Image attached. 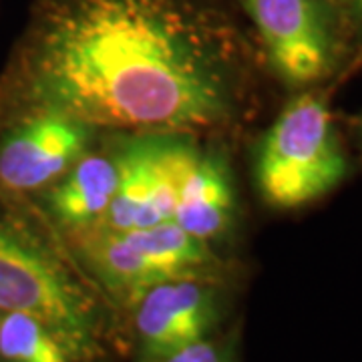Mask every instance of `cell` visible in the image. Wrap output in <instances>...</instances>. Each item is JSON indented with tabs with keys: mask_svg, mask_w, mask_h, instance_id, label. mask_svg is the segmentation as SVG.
<instances>
[{
	"mask_svg": "<svg viewBox=\"0 0 362 362\" xmlns=\"http://www.w3.org/2000/svg\"><path fill=\"white\" fill-rule=\"evenodd\" d=\"M254 40L232 0H33L0 71V125L52 111L103 133H238Z\"/></svg>",
	"mask_w": 362,
	"mask_h": 362,
	"instance_id": "cell-1",
	"label": "cell"
},
{
	"mask_svg": "<svg viewBox=\"0 0 362 362\" xmlns=\"http://www.w3.org/2000/svg\"><path fill=\"white\" fill-rule=\"evenodd\" d=\"M0 312H25L78 362H109L127 324L28 195L0 192Z\"/></svg>",
	"mask_w": 362,
	"mask_h": 362,
	"instance_id": "cell-2",
	"label": "cell"
},
{
	"mask_svg": "<svg viewBox=\"0 0 362 362\" xmlns=\"http://www.w3.org/2000/svg\"><path fill=\"white\" fill-rule=\"evenodd\" d=\"M81 268L121 318L151 286L173 278L235 280L221 250L194 238L173 220L139 230H105L63 235Z\"/></svg>",
	"mask_w": 362,
	"mask_h": 362,
	"instance_id": "cell-3",
	"label": "cell"
},
{
	"mask_svg": "<svg viewBox=\"0 0 362 362\" xmlns=\"http://www.w3.org/2000/svg\"><path fill=\"white\" fill-rule=\"evenodd\" d=\"M350 161L322 93L298 90L264 131L254 157L259 197L276 209H296L334 192Z\"/></svg>",
	"mask_w": 362,
	"mask_h": 362,
	"instance_id": "cell-4",
	"label": "cell"
},
{
	"mask_svg": "<svg viewBox=\"0 0 362 362\" xmlns=\"http://www.w3.org/2000/svg\"><path fill=\"white\" fill-rule=\"evenodd\" d=\"M262 65L286 89L332 77L354 51L337 0H232Z\"/></svg>",
	"mask_w": 362,
	"mask_h": 362,
	"instance_id": "cell-5",
	"label": "cell"
},
{
	"mask_svg": "<svg viewBox=\"0 0 362 362\" xmlns=\"http://www.w3.org/2000/svg\"><path fill=\"white\" fill-rule=\"evenodd\" d=\"M119 185L95 228L139 230L173 220L183 181L202 153V139L181 133H111Z\"/></svg>",
	"mask_w": 362,
	"mask_h": 362,
	"instance_id": "cell-6",
	"label": "cell"
},
{
	"mask_svg": "<svg viewBox=\"0 0 362 362\" xmlns=\"http://www.w3.org/2000/svg\"><path fill=\"white\" fill-rule=\"evenodd\" d=\"M235 280L173 278L145 290L127 318L133 362H159L230 322Z\"/></svg>",
	"mask_w": 362,
	"mask_h": 362,
	"instance_id": "cell-7",
	"label": "cell"
},
{
	"mask_svg": "<svg viewBox=\"0 0 362 362\" xmlns=\"http://www.w3.org/2000/svg\"><path fill=\"white\" fill-rule=\"evenodd\" d=\"M103 131L75 117L37 111L0 125V192L35 195L101 141Z\"/></svg>",
	"mask_w": 362,
	"mask_h": 362,
	"instance_id": "cell-8",
	"label": "cell"
},
{
	"mask_svg": "<svg viewBox=\"0 0 362 362\" xmlns=\"http://www.w3.org/2000/svg\"><path fill=\"white\" fill-rule=\"evenodd\" d=\"M119 163L113 145L97 143L49 187L28 195L61 235L87 232L99 226L115 197Z\"/></svg>",
	"mask_w": 362,
	"mask_h": 362,
	"instance_id": "cell-9",
	"label": "cell"
},
{
	"mask_svg": "<svg viewBox=\"0 0 362 362\" xmlns=\"http://www.w3.org/2000/svg\"><path fill=\"white\" fill-rule=\"evenodd\" d=\"M238 218V192L228 157L214 145L202 147L183 181L173 221L197 240L221 250L232 238Z\"/></svg>",
	"mask_w": 362,
	"mask_h": 362,
	"instance_id": "cell-10",
	"label": "cell"
},
{
	"mask_svg": "<svg viewBox=\"0 0 362 362\" xmlns=\"http://www.w3.org/2000/svg\"><path fill=\"white\" fill-rule=\"evenodd\" d=\"M0 362H78L47 324L25 312H0Z\"/></svg>",
	"mask_w": 362,
	"mask_h": 362,
	"instance_id": "cell-11",
	"label": "cell"
},
{
	"mask_svg": "<svg viewBox=\"0 0 362 362\" xmlns=\"http://www.w3.org/2000/svg\"><path fill=\"white\" fill-rule=\"evenodd\" d=\"M240 324H226L218 332L177 350L159 362H240Z\"/></svg>",
	"mask_w": 362,
	"mask_h": 362,
	"instance_id": "cell-12",
	"label": "cell"
},
{
	"mask_svg": "<svg viewBox=\"0 0 362 362\" xmlns=\"http://www.w3.org/2000/svg\"><path fill=\"white\" fill-rule=\"evenodd\" d=\"M354 51H362V0H337Z\"/></svg>",
	"mask_w": 362,
	"mask_h": 362,
	"instance_id": "cell-13",
	"label": "cell"
},
{
	"mask_svg": "<svg viewBox=\"0 0 362 362\" xmlns=\"http://www.w3.org/2000/svg\"><path fill=\"white\" fill-rule=\"evenodd\" d=\"M358 137H361V143H362V113L358 117Z\"/></svg>",
	"mask_w": 362,
	"mask_h": 362,
	"instance_id": "cell-14",
	"label": "cell"
}]
</instances>
